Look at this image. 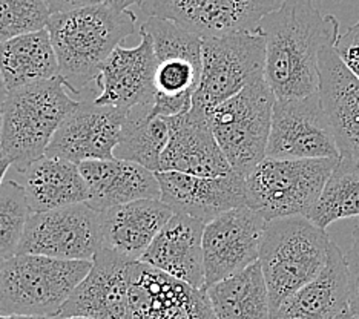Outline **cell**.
<instances>
[{
	"label": "cell",
	"instance_id": "cell-4",
	"mask_svg": "<svg viewBox=\"0 0 359 319\" xmlns=\"http://www.w3.org/2000/svg\"><path fill=\"white\" fill-rule=\"evenodd\" d=\"M77 103L60 77L8 93L0 149L18 174L43 157Z\"/></svg>",
	"mask_w": 359,
	"mask_h": 319
},
{
	"label": "cell",
	"instance_id": "cell-24",
	"mask_svg": "<svg viewBox=\"0 0 359 319\" xmlns=\"http://www.w3.org/2000/svg\"><path fill=\"white\" fill-rule=\"evenodd\" d=\"M350 310L346 257L330 241L329 259L312 283L285 299L272 319H338Z\"/></svg>",
	"mask_w": 359,
	"mask_h": 319
},
{
	"label": "cell",
	"instance_id": "cell-7",
	"mask_svg": "<svg viewBox=\"0 0 359 319\" xmlns=\"http://www.w3.org/2000/svg\"><path fill=\"white\" fill-rule=\"evenodd\" d=\"M276 97L264 76L210 112V125L226 160L246 178L267 157Z\"/></svg>",
	"mask_w": 359,
	"mask_h": 319
},
{
	"label": "cell",
	"instance_id": "cell-23",
	"mask_svg": "<svg viewBox=\"0 0 359 319\" xmlns=\"http://www.w3.org/2000/svg\"><path fill=\"white\" fill-rule=\"evenodd\" d=\"M103 247L140 261L174 210L161 200H138L100 212Z\"/></svg>",
	"mask_w": 359,
	"mask_h": 319
},
{
	"label": "cell",
	"instance_id": "cell-12",
	"mask_svg": "<svg viewBox=\"0 0 359 319\" xmlns=\"http://www.w3.org/2000/svg\"><path fill=\"white\" fill-rule=\"evenodd\" d=\"M283 0H146V18L172 20L203 39L252 31Z\"/></svg>",
	"mask_w": 359,
	"mask_h": 319
},
{
	"label": "cell",
	"instance_id": "cell-42",
	"mask_svg": "<svg viewBox=\"0 0 359 319\" xmlns=\"http://www.w3.org/2000/svg\"><path fill=\"white\" fill-rule=\"evenodd\" d=\"M352 319H359V318H356V316H353V318H352Z\"/></svg>",
	"mask_w": 359,
	"mask_h": 319
},
{
	"label": "cell",
	"instance_id": "cell-16",
	"mask_svg": "<svg viewBox=\"0 0 359 319\" xmlns=\"http://www.w3.org/2000/svg\"><path fill=\"white\" fill-rule=\"evenodd\" d=\"M169 123V142L161 154L158 172H182L200 177H222L233 172L218 146L210 125V112L192 103L191 111Z\"/></svg>",
	"mask_w": 359,
	"mask_h": 319
},
{
	"label": "cell",
	"instance_id": "cell-25",
	"mask_svg": "<svg viewBox=\"0 0 359 319\" xmlns=\"http://www.w3.org/2000/svg\"><path fill=\"white\" fill-rule=\"evenodd\" d=\"M19 174L32 214L86 203L89 198L85 178L72 161L43 155Z\"/></svg>",
	"mask_w": 359,
	"mask_h": 319
},
{
	"label": "cell",
	"instance_id": "cell-34",
	"mask_svg": "<svg viewBox=\"0 0 359 319\" xmlns=\"http://www.w3.org/2000/svg\"><path fill=\"white\" fill-rule=\"evenodd\" d=\"M45 2L48 8H50V13L53 15L57 13L77 10V8L103 4V0H45Z\"/></svg>",
	"mask_w": 359,
	"mask_h": 319
},
{
	"label": "cell",
	"instance_id": "cell-10",
	"mask_svg": "<svg viewBox=\"0 0 359 319\" xmlns=\"http://www.w3.org/2000/svg\"><path fill=\"white\" fill-rule=\"evenodd\" d=\"M102 247L100 212L79 203L31 214L18 253L93 261Z\"/></svg>",
	"mask_w": 359,
	"mask_h": 319
},
{
	"label": "cell",
	"instance_id": "cell-33",
	"mask_svg": "<svg viewBox=\"0 0 359 319\" xmlns=\"http://www.w3.org/2000/svg\"><path fill=\"white\" fill-rule=\"evenodd\" d=\"M333 48L346 67L359 79V20L339 34Z\"/></svg>",
	"mask_w": 359,
	"mask_h": 319
},
{
	"label": "cell",
	"instance_id": "cell-39",
	"mask_svg": "<svg viewBox=\"0 0 359 319\" xmlns=\"http://www.w3.org/2000/svg\"><path fill=\"white\" fill-rule=\"evenodd\" d=\"M353 318V315H352V312H350V310H347V312H344L342 313L338 319H352Z\"/></svg>",
	"mask_w": 359,
	"mask_h": 319
},
{
	"label": "cell",
	"instance_id": "cell-32",
	"mask_svg": "<svg viewBox=\"0 0 359 319\" xmlns=\"http://www.w3.org/2000/svg\"><path fill=\"white\" fill-rule=\"evenodd\" d=\"M352 247L344 253L347 264V281H348V301L350 312L359 318V226L353 229Z\"/></svg>",
	"mask_w": 359,
	"mask_h": 319
},
{
	"label": "cell",
	"instance_id": "cell-15",
	"mask_svg": "<svg viewBox=\"0 0 359 319\" xmlns=\"http://www.w3.org/2000/svg\"><path fill=\"white\" fill-rule=\"evenodd\" d=\"M94 98H80L53 137L45 155L76 165L89 160L116 158L114 149L120 142L129 109L99 104Z\"/></svg>",
	"mask_w": 359,
	"mask_h": 319
},
{
	"label": "cell",
	"instance_id": "cell-1",
	"mask_svg": "<svg viewBox=\"0 0 359 319\" xmlns=\"http://www.w3.org/2000/svg\"><path fill=\"white\" fill-rule=\"evenodd\" d=\"M266 37L264 79L276 98L320 93V54L334 46L339 22L323 14L312 0H283L257 27Z\"/></svg>",
	"mask_w": 359,
	"mask_h": 319
},
{
	"label": "cell",
	"instance_id": "cell-3",
	"mask_svg": "<svg viewBox=\"0 0 359 319\" xmlns=\"http://www.w3.org/2000/svg\"><path fill=\"white\" fill-rule=\"evenodd\" d=\"M329 235L306 217L267 221L259 249L272 315L283 302L323 272L329 259Z\"/></svg>",
	"mask_w": 359,
	"mask_h": 319
},
{
	"label": "cell",
	"instance_id": "cell-11",
	"mask_svg": "<svg viewBox=\"0 0 359 319\" xmlns=\"http://www.w3.org/2000/svg\"><path fill=\"white\" fill-rule=\"evenodd\" d=\"M269 158H339L320 93L298 98H276L272 114Z\"/></svg>",
	"mask_w": 359,
	"mask_h": 319
},
{
	"label": "cell",
	"instance_id": "cell-8",
	"mask_svg": "<svg viewBox=\"0 0 359 319\" xmlns=\"http://www.w3.org/2000/svg\"><path fill=\"white\" fill-rule=\"evenodd\" d=\"M142 28L149 32L157 57L152 117H175L192 108L201 80L203 37L172 20L148 18Z\"/></svg>",
	"mask_w": 359,
	"mask_h": 319
},
{
	"label": "cell",
	"instance_id": "cell-40",
	"mask_svg": "<svg viewBox=\"0 0 359 319\" xmlns=\"http://www.w3.org/2000/svg\"><path fill=\"white\" fill-rule=\"evenodd\" d=\"M63 319H93V318H85V316H71V318H63Z\"/></svg>",
	"mask_w": 359,
	"mask_h": 319
},
{
	"label": "cell",
	"instance_id": "cell-21",
	"mask_svg": "<svg viewBox=\"0 0 359 319\" xmlns=\"http://www.w3.org/2000/svg\"><path fill=\"white\" fill-rule=\"evenodd\" d=\"M205 226L206 223L198 218L174 214L140 261L194 287L205 289Z\"/></svg>",
	"mask_w": 359,
	"mask_h": 319
},
{
	"label": "cell",
	"instance_id": "cell-17",
	"mask_svg": "<svg viewBox=\"0 0 359 319\" xmlns=\"http://www.w3.org/2000/svg\"><path fill=\"white\" fill-rule=\"evenodd\" d=\"M134 261L111 249L95 253L93 267L65 302L59 316L128 319L129 269Z\"/></svg>",
	"mask_w": 359,
	"mask_h": 319
},
{
	"label": "cell",
	"instance_id": "cell-9",
	"mask_svg": "<svg viewBox=\"0 0 359 319\" xmlns=\"http://www.w3.org/2000/svg\"><path fill=\"white\" fill-rule=\"evenodd\" d=\"M201 62V80L192 103L212 112L264 76L266 37L255 28L203 39Z\"/></svg>",
	"mask_w": 359,
	"mask_h": 319
},
{
	"label": "cell",
	"instance_id": "cell-31",
	"mask_svg": "<svg viewBox=\"0 0 359 319\" xmlns=\"http://www.w3.org/2000/svg\"><path fill=\"white\" fill-rule=\"evenodd\" d=\"M50 19L45 0H0V42L42 31Z\"/></svg>",
	"mask_w": 359,
	"mask_h": 319
},
{
	"label": "cell",
	"instance_id": "cell-30",
	"mask_svg": "<svg viewBox=\"0 0 359 319\" xmlns=\"http://www.w3.org/2000/svg\"><path fill=\"white\" fill-rule=\"evenodd\" d=\"M31 214L23 186L15 179L5 178L0 186V258L18 255Z\"/></svg>",
	"mask_w": 359,
	"mask_h": 319
},
{
	"label": "cell",
	"instance_id": "cell-18",
	"mask_svg": "<svg viewBox=\"0 0 359 319\" xmlns=\"http://www.w3.org/2000/svg\"><path fill=\"white\" fill-rule=\"evenodd\" d=\"M140 37L137 46H117L102 63L95 80L100 88L95 103L123 109L154 103L157 57L149 32L140 28Z\"/></svg>",
	"mask_w": 359,
	"mask_h": 319
},
{
	"label": "cell",
	"instance_id": "cell-2",
	"mask_svg": "<svg viewBox=\"0 0 359 319\" xmlns=\"http://www.w3.org/2000/svg\"><path fill=\"white\" fill-rule=\"evenodd\" d=\"M137 15L97 4L53 14L48 32L59 62V77L69 93L80 97L97 80L102 63L134 34Z\"/></svg>",
	"mask_w": 359,
	"mask_h": 319
},
{
	"label": "cell",
	"instance_id": "cell-41",
	"mask_svg": "<svg viewBox=\"0 0 359 319\" xmlns=\"http://www.w3.org/2000/svg\"><path fill=\"white\" fill-rule=\"evenodd\" d=\"M4 258H0V272H2V266H4Z\"/></svg>",
	"mask_w": 359,
	"mask_h": 319
},
{
	"label": "cell",
	"instance_id": "cell-38",
	"mask_svg": "<svg viewBox=\"0 0 359 319\" xmlns=\"http://www.w3.org/2000/svg\"><path fill=\"white\" fill-rule=\"evenodd\" d=\"M0 319H63L62 316H31V315H0Z\"/></svg>",
	"mask_w": 359,
	"mask_h": 319
},
{
	"label": "cell",
	"instance_id": "cell-27",
	"mask_svg": "<svg viewBox=\"0 0 359 319\" xmlns=\"http://www.w3.org/2000/svg\"><path fill=\"white\" fill-rule=\"evenodd\" d=\"M218 319H272V306L259 261L206 287Z\"/></svg>",
	"mask_w": 359,
	"mask_h": 319
},
{
	"label": "cell",
	"instance_id": "cell-5",
	"mask_svg": "<svg viewBox=\"0 0 359 319\" xmlns=\"http://www.w3.org/2000/svg\"><path fill=\"white\" fill-rule=\"evenodd\" d=\"M93 261L18 253L0 272V315L59 316Z\"/></svg>",
	"mask_w": 359,
	"mask_h": 319
},
{
	"label": "cell",
	"instance_id": "cell-20",
	"mask_svg": "<svg viewBox=\"0 0 359 319\" xmlns=\"http://www.w3.org/2000/svg\"><path fill=\"white\" fill-rule=\"evenodd\" d=\"M320 97L341 157L359 163V79L333 46L320 54Z\"/></svg>",
	"mask_w": 359,
	"mask_h": 319
},
{
	"label": "cell",
	"instance_id": "cell-35",
	"mask_svg": "<svg viewBox=\"0 0 359 319\" xmlns=\"http://www.w3.org/2000/svg\"><path fill=\"white\" fill-rule=\"evenodd\" d=\"M146 0H103L104 5H108L112 10H117V11H128L130 6L138 5L142 6Z\"/></svg>",
	"mask_w": 359,
	"mask_h": 319
},
{
	"label": "cell",
	"instance_id": "cell-14",
	"mask_svg": "<svg viewBox=\"0 0 359 319\" xmlns=\"http://www.w3.org/2000/svg\"><path fill=\"white\" fill-rule=\"evenodd\" d=\"M266 224L249 206L227 210L209 221L203 233L205 289L257 263Z\"/></svg>",
	"mask_w": 359,
	"mask_h": 319
},
{
	"label": "cell",
	"instance_id": "cell-37",
	"mask_svg": "<svg viewBox=\"0 0 359 319\" xmlns=\"http://www.w3.org/2000/svg\"><path fill=\"white\" fill-rule=\"evenodd\" d=\"M10 168H11L10 158H8L6 155L4 154V151L0 149V186H2V183L5 182L6 172H8V169H10Z\"/></svg>",
	"mask_w": 359,
	"mask_h": 319
},
{
	"label": "cell",
	"instance_id": "cell-28",
	"mask_svg": "<svg viewBox=\"0 0 359 319\" xmlns=\"http://www.w3.org/2000/svg\"><path fill=\"white\" fill-rule=\"evenodd\" d=\"M151 108L152 104H140L128 111L114 157L158 172L169 142V123L166 117H152Z\"/></svg>",
	"mask_w": 359,
	"mask_h": 319
},
{
	"label": "cell",
	"instance_id": "cell-36",
	"mask_svg": "<svg viewBox=\"0 0 359 319\" xmlns=\"http://www.w3.org/2000/svg\"><path fill=\"white\" fill-rule=\"evenodd\" d=\"M8 95V89L5 88L2 79H0V137H2V126H4V109H5V100Z\"/></svg>",
	"mask_w": 359,
	"mask_h": 319
},
{
	"label": "cell",
	"instance_id": "cell-22",
	"mask_svg": "<svg viewBox=\"0 0 359 319\" xmlns=\"http://www.w3.org/2000/svg\"><path fill=\"white\" fill-rule=\"evenodd\" d=\"M88 184V204L103 212L138 200H160L157 172L128 160H89L79 165Z\"/></svg>",
	"mask_w": 359,
	"mask_h": 319
},
{
	"label": "cell",
	"instance_id": "cell-26",
	"mask_svg": "<svg viewBox=\"0 0 359 319\" xmlns=\"http://www.w3.org/2000/svg\"><path fill=\"white\" fill-rule=\"evenodd\" d=\"M55 77L59 62L46 28L0 42V79L8 93Z\"/></svg>",
	"mask_w": 359,
	"mask_h": 319
},
{
	"label": "cell",
	"instance_id": "cell-13",
	"mask_svg": "<svg viewBox=\"0 0 359 319\" xmlns=\"http://www.w3.org/2000/svg\"><path fill=\"white\" fill-rule=\"evenodd\" d=\"M128 319H218L206 289H197L143 261L129 269Z\"/></svg>",
	"mask_w": 359,
	"mask_h": 319
},
{
	"label": "cell",
	"instance_id": "cell-19",
	"mask_svg": "<svg viewBox=\"0 0 359 319\" xmlns=\"http://www.w3.org/2000/svg\"><path fill=\"white\" fill-rule=\"evenodd\" d=\"M161 201L174 210L209 223L218 215L241 206L246 201V178L231 172L222 177H200L182 172H157Z\"/></svg>",
	"mask_w": 359,
	"mask_h": 319
},
{
	"label": "cell",
	"instance_id": "cell-29",
	"mask_svg": "<svg viewBox=\"0 0 359 319\" xmlns=\"http://www.w3.org/2000/svg\"><path fill=\"white\" fill-rule=\"evenodd\" d=\"M359 217V163L339 157L309 219L321 229L334 221Z\"/></svg>",
	"mask_w": 359,
	"mask_h": 319
},
{
	"label": "cell",
	"instance_id": "cell-6",
	"mask_svg": "<svg viewBox=\"0 0 359 319\" xmlns=\"http://www.w3.org/2000/svg\"><path fill=\"white\" fill-rule=\"evenodd\" d=\"M338 158L266 157L246 177V201L266 221L309 217Z\"/></svg>",
	"mask_w": 359,
	"mask_h": 319
}]
</instances>
